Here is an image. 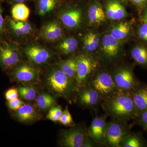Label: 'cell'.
Segmentation results:
<instances>
[{
  "label": "cell",
  "instance_id": "3",
  "mask_svg": "<svg viewBox=\"0 0 147 147\" xmlns=\"http://www.w3.org/2000/svg\"><path fill=\"white\" fill-rule=\"evenodd\" d=\"M21 46L24 57L38 67L50 63L56 57L55 51L36 39L30 40Z\"/></svg>",
  "mask_w": 147,
  "mask_h": 147
},
{
  "label": "cell",
  "instance_id": "2",
  "mask_svg": "<svg viewBox=\"0 0 147 147\" xmlns=\"http://www.w3.org/2000/svg\"><path fill=\"white\" fill-rule=\"evenodd\" d=\"M5 21L6 36L8 39L23 45L36 39L38 30L28 20L16 21L11 16H7Z\"/></svg>",
  "mask_w": 147,
  "mask_h": 147
},
{
  "label": "cell",
  "instance_id": "4",
  "mask_svg": "<svg viewBox=\"0 0 147 147\" xmlns=\"http://www.w3.org/2000/svg\"><path fill=\"white\" fill-rule=\"evenodd\" d=\"M45 81L53 92L62 97H68L74 90L73 79L67 76L57 65L47 70Z\"/></svg>",
  "mask_w": 147,
  "mask_h": 147
},
{
  "label": "cell",
  "instance_id": "17",
  "mask_svg": "<svg viewBox=\"0 0 147 147\" xmlns=\"http://www.w3.org/2000/svg\"><path fill=\"white\" fill-rule=\"evenodd\" d=\"M55 50L61 54L69 55L75 53L78 48L79 42L75 37L64 36L53 44Z\"/></svg>",
  "mask_w": 147,
  "mask_h": 147
},
{
  "label": "cell",
  "instance_id": "8",
  "mask_svg": "<svg viewBox=\"0 0 147 147\" xmlns=\"http://www.w3.org/2000/svg\"><path fill=\"white\" fill-rule=\"evenodd\" d=\"M55 17L59 19L64 28L69 30L79 28L82 19V9L74 5H62L55 14Z\"/></svg>",
  "mask_w": 147,
  "mask_h": 147
},
{
  "label": "cell",
  "instance_id": "42",
  "mask_svg": "<svg viewBox=\"0 0 147 147\" xmlns=\"http://www.w3.org/2000/svg\"><path fill=\"white\" fill-rule=\"evenodd\" d=\"M4 1H5V0H0V2L2 3Z\"/></svg>",
  "mask_w": 147,
  "mask_h": 147
},
{
  "label": "cell",
  "instance_id": "30",
  "mask_svg": "<svg viewBox=\"0 0 147 147\" xmlns=\"http://www.w3.org/2000/svg\"><path fill=\"white\" fill-rule=\"evenodd\" d=\"M19 95L24 100L31 101L36 98L37 95L36 89L30 86H21L18 89Z\"/></svg>",
  "mask_w": 147,
  "mask_h": 147
},
{
  "label": "cell",
  "instance_id": "24",
  "mask_svg": "<svg viewBox=\"0 0 147 147\" xmlns=\"http://www.w3.org/2000/svg\"><path fill=\"white\" fill-rule=\"evenodd\" d=\"M147 146V142L139 133H130L127 135L123 142L122 147H143Z\"/></svg>",
  "mask_w": 147,
  "mask_h": 147
},
{
  "label": "cell",
  "instance_id": "15",
  "mask_svg": "<svg viewBox=\"0 0 147 147\" xmlns=\"http://www.w3.org/2000/svg\"><path fill=\"white\" fill-rule=\"evenodd\" d=\"M13 116L17 120L25 123L34 122L40 118L39 112L34 106L26 104L15 111Z\"/></svg>",
  "mask_w": 147,
  "mask_h": 147
},
{
  "label": "cell",
  "instance_id": "23",
  "mask_svg": "<svg viewBox=\"0 0 147 147\" xmlns=\"http://www.w3.org/2000/svg\"><path fill=\"white\" fill-rule=\"evenodd\" d=\"M88 15L90 23L92 24H100L105 21V14L104 10L97 4H95L90 7Z\"/></svg>",
  "mask_w": 147,
  "mask_h": 147
},
{
  "label": "cell",
  "instance_id": "20",
  "mask_svg": "<svg viewBox=\"0 0 147 147\" xmlns=\"http://www.w3.org/2000/svg\"><path fill=\"white\" fill-rule=\"evenodd\" d=\"M100 94L92 87L85 88L80 92L79 100L80 103L87 107L97 105L100 99Z\"/></svg>",
  "mask_w": 147,
  "mask_h": 147
},
{
  "label": "cell",
  "instance_id": "25",
  "mask_svg": "<svg viewBox=\"0 0 147 147\" xmlns=\"http://www.w3.org/2000/svg\"><path fill=\"white\" fill-rule=\"evenodd\" d=\"M64 73L70 79H75L76 71V59L60 61L56 64Z\"/></svg>",
  "mask_w": 147,
  "mask_h": 147
},
{
  "label": "cell",
  "instance_id": "26",
  "mask_svg": "<svg viewBox=\"0 0 147 147\" xmlns=\"http://www.w3.org/2000/svg\"><path fill=\"white\" fill-rule=\"evenodd\" d=\"M131 26L128 22H121L115 26L110 32V34L117 40L124 39L129 34Z\"/></svg>",
  "mask_w": 147,
  "mask_h": 147
},
{
  "label": "cell",
  "instance_id": "14",
  "mask_svg": "<svg viewBox=\"0 0 147 147\" xmlns=\"http://www.w3.org/2000/svg\"><path fill=\"white\" fill-rule=\"evenodd\" d=\"M32 1L34 3L35 13L42 18L55 15L63 3L62 0H32Z\"/></svg>",
  "mask_w": 147,
  "mask_h": 147
},
{
  "label": "cell",
  "instance_id": "18",
  "mask_svg": "<svg viewBox=\"0 0 147 147\" xmlns=\"http://www.w3.org/2000/svg\"><path fill=\"white\" fill-rule=\"evenodd\" d=\"M138 114L147 110V86L140 85L130 92ZM138 114V115H139Z\"/></svg>",
  "mask_w": 147,
  "mask_h": 147
},
{
  "label": "cell",
  "instance_id": "11",
  "mask_svg": "<svg viewBox=\"0 0 147 147\" xmlns=\"http://www.w3.org/2000/svg\"><path fill=\"white\" fill-rule=\"evenodd\" d=\"M76 84L81 87L86 84L92 72L97 66L96 62L90 56L82 55L76 58Z\"/></svg>",
  "mask_w": 147,
  "mask_h": 147
},
{
  "label": "cell",
  "instance_id": "29",
  "mask_svg": "<svg viewBox=\"0 0 147 147\" xmlns=\"http://www.w3.org/2000/svg\"><path fill=\"white\" fill-rule=\"evenodd\" d=\"M36 105L41 110H48L55 105L56 100L51 95L46 93H42L36 98Z\"/></svg>",
  "mask_w": 147,
  "mask_h": 147
},
{
  "label": "cell",
  "instance_id": "6",
  "mask_svg": "<svg viewBox=\"0 0 147 147\" xmlns=\"http://www.w3.org/2000/svg\"><path fill=\"white\" fill-rule=\"evenodd\" d=\"M64 36L63 27L57 17L47 19L37 33L36 39L47 44H54Z\"/></svg>",
  "mask_w": 147,
  "mask_h": 147
},
{
  "label": "cell",
  "instance_id": "37",
  "mask_svg": "<svg viewBox=\"0 0 147 147\" xmlns=\"http://www.w3.org/2000/svg\"><path fill=\"white\" fill-rule=\"evenodd\" d=\"M138 34L139 37L144 41L147 42V23H144L139 27Z\"/></svg>",
  "mask_w": 147,
  "mask_h": 147
},
{
  "label": "cell",
  "instance_id": "33",
  "mask_svg": "<svg viewBox=\"0 0 147 147\" xmlns=\"http://www.w3.org/2000/svg\"><path fill=\"white\" fill-rule=\"evenodd\" d=\"M134 119V123L142 127L147 133V110L139 114Z\"/></svg>",
  "mask_w": 147,
  "mask_h": 147
},
{
  "label": "cell",
  "instance_id": "27",
  "mask_svg": "<svg viewBox=\"0 0 147 147\" xmlns=\"http://www.w3.org/2000/svg\"><path fill=\"white\" fill-rule=\"evenodd\" d=\"M131 57L136 63L139 65L147 66V48L138 45L132 49L131 51Z\"/></svg>",
  "mask_w": 147,
  "mask_h": 147
},
{
  "label": "cell",
  "instance_id": "38",
  "mask_svg": "<svg viewBox=\"0 0 147 147\" xmlns=\"http://www.w3.org/2000/svg\"><path fill=\"white\" fill-rule=\"evenodd\" d=\"M130 1L138 7H143L147 4V0H130Z\"/></svg>",
  "mask_w": 147,
  "mask_h": 147
},
{
  "label": "cell",
  "instance_id": "35",
  "mask_svg": "<svg viewBox=\"0 0 147 147\" xmlns=\"http://www.w3.org/2000/svg\"><path fill=\"white\" fill-rule=\"evenodd\" d=\"M25 103L19 98H16L12 100H8L7 105L8 108L11 110L16 111L21 108L22 105Z\"/></svg>",
  "mask_w": 147,
  "mask_h": 147
},
{
  "label": "cell",
  "instance_id": "7",
  "mask_svg": "<svg viewBox=\"0 0 147 147\" xmlns=\"http://www.w3.org/2000/svg\"><path fill=\"white\" fill-rule=\"evenodd\" d=\"M9 71L12 81L26 84L38 81L40 72L39 67L28 60L22 61Z\"/></svg>",
  "mask_w": 147,
  "mask_h": 147
},
{
  "label": "cell",
  "instance_id": "5",
  "mask_svg": "<svg viewBox=\"0 0 147 147\" xmlns=\"http://www.w3.org/2000/svg\"><path fill=\"white\" fill-rule=\"evenodd\" d=\"M20 44L7 39L0 40V66L9 71L23 61Z\"/></svg>",
  "mask_w": 147,
  "mask_h": 147
},
{
  "label": "cell",
  "instance_id": "21",
  "mask_svg": "<svg viewBox=\"0 0 147 147\" xmlns=\"http://www.w3.org/2000/svg\"><path fill=\"white\" fill-rule=\"evenodd\" d=\"M106 16L112 20H117L123 18L126 11L122 5L117 1H110L106 7Z\"/></svg>",
  "mask_w": 147,
  "mask_h": 147
},
{
  "label": "cell",
  "instance_id": "13",
  "mask_svg": "<svg viewBox=\"0 0 147 147\" xmlns=\"http://www.w3.org/2000/svg\"><path fill=\"white\" fill-rule=\"evenodd\" d=\"M87 139L86 132L79 127H73L63 132L61 143L63 146L82 147Z\"/></svg>",
  "mask_w": 147,
  "mask_h": 147
},
{
  "label": "cell",
  "instance_id": "16",
  "mask_svg": "<svg viewBox=\"0 0 147 147\" xmlns=\"http://www.w3.org/2000/svg\"><path fill=\"white\" fill-rule=\"evenodd\" d=\"M106 119L104 117H97L95 118L89 129V135L96 143L104 142V136Z\"/></svg>",
  "mask_w": 147,
  "mask_h": 147
},
{
  "label": "cell",
  "instance_id": "39",
  "mask_svg": "<svg viewBox=\"0 0 147 147\" xmlns=\"http://www.w3.org/2000/svg\"><path fill=\"white\" fill-rule=\"evenodd\" d=\"M7 2L9 4L13 5L16 3H26L30 1H32V0H6Z\"/></svg>",
  "mask_w": 147,
  "mask_h": 147
},
{
  "label": "cell",
  "instance_id": "28",
  "mask_svg": "<svg viewBox=\"0 0 147 147\" xmlns=\"http://www.w3.org/2000/svg\"><path fill=\"white\" fill-rule=\"evenodd\" d=\"M99 41L98 36L96 34L88 33L83 38V49L87 52L94 51L98 47Z\"/></svg>",
  "mask_w": 147,
  "mask_h": 147
},
{
  "label": "cell",
  "instance_id": "32",
  "mask_svg": "<svg viewBox=\"0 0 147 147\" xmlns=\"http://www.w3.org/2000/svg\"><path fill=\"white\" fill-rule=\"evenodd\" d=\"M59 121L62 124L66 126L73 125L74 124V122L71 115L69 113L68 107H66L63 112Z\"/></svg>",
  "mask_w": 147,
  "mask_h": 147
},
{
  "label": "cell",
  "instance_id": "40",
  "mask_svg": "<svg viewBox=\"0 0 147 147\" xmlns=\"http://www.w3.org/2000/svg\"><path fill=\"white\" fill-rule=\"evenodd\" d=\"M92 143L88 139H86L82 147H91L93 146Z\"/></svg>",
  "mask_w": 147,
  "mask_h": 147
},
{
  "label": "cell",
  "instance_id": "10",
  "mask_svg": "<svg viewBox=\"0 0 147 147\" xmlns=\"http://www.w3.org/2000/svg\"><path fill=\"white\" fill-rule=\"evenodd\" d=\"M113 78L117 90L120 92H130L141 84L129 68L120 69L116 71Z\"/></svg>",
  "mask_w": 147,
  "mask_h": 147
},
{
  "label": "cell",
  "instance_id": "12",
  "mask_svg": "<svg viewBox=\"0 0 147 147\" xmlns=\"http://www.w3.org/2000/svg\"><path fill=\"white\" fill-rule=\"evenodd\" d=\"M92 86L100 96H109L117 90L113 77L107 72L98 74L92 82Z\"/></svg>",
  "mask_w": 147,
  "mask_h": 147
},
{
  "label": "cell",
  "instance_id": "41",
  "mask_svg": "<svg viewBox=\"0 0 147 147\" xmlns=\"http://www.w3.org/2000/svg\"><path fill=\"white\" fill-rule=\"evenodd\" d=\"M142 20L144 23H147V8L145 9L144 11V14L142 16Z\"/></svg>",
  "mask_w": 147,
  "mask_h": 147
},
{
  "label": "cell",
  "instance_id": "22",
  "mask_svg": "<svg viewBox=\"0 0 147 147\" xmlns=\"http://www.w3.org/2000/svg\"><path fill=\"white\" fill-rule=\"evenodd\" d=\"M11 13V17L14 20L26 21L28 20L30 10L25 3H18L12 5Z\"/></svg>",
  "mask_w": 147,
  "mask_h": 147
},
{
  "label": "cell",
  "instance_id": "19",
  "mask_svg": "<svg viewBox=\"0 0 147 147\" xmlns=\"http://www.w3.org/2000/svg\"><path fill=\"white\" fill-rule=\"evenodd\" d=\"M119 41L110 34L105 35L102 37V50L107 58L112 59L117 57L120 48Z\"/></svg>",
  "mask_w": 147,
  "mask_h": 147
},
{
  "label": "cell",
  "instance_id": "43",
  "mask_svg": "<svg viewBox=\"0 0 147 147\" xmlns=\"http://www.w3.org/2000/svg\"><path fill=\"white\" fill-rule=\"evenodd\" d=\"M67 1V0H62L63 2V3H64V2L65 1Z\"/></svg>",
  "mask_w": 147,
  "mask_h": 147
},
{
  "label": "cell",
  "instance_id": "36",
  "mask_svg": "<svg viewBox=\"0 0 147 147\" xmlns=\"http://www.w3.org/2000/svg\"><path fill=\"white\" fill-rule=\"evenodd\" d=\"M18 90L15 88H11L7 90L5 93V98L7 101L18 98Z\"/></svg>",
  "mask_w": 147,
  "mask_h": 147
},
{
  "label": "cell",
  "instance_id": "34",
  "mask_svg": "<svg viewBox=\"0 0 147 147\" xmlns=\"http://www.w3.org/2000/svg\"><path fill=\"white\" fill-rule=\"evenodd\" d=\"M0 2V40L5 39L6 36L5 19L3 16V9Z\"/></svg>",
  "mask_w": 147,
  "mask_h": 147
},
{
  "label": "cell",
  "instance_id": "31",
  "mask_svg": "<svg viewBox=\"0 0 147 147\" xmlns=\"http://www.w3.org/2000/svg\"><path fill=\"white\" fill-rule=\"evenodd\" d=\"M62 110L59 106L52 107L47 115V118L48 119L54 122H57L59 120L62 114Z\"/></svg>",
  "mask_w": 147,
  "mask_h": 147
},
{
  "label": "cell",
  "instance_id": "1",
  "mask_svg": "<svg viewBox=\"0 0 147 147\" xmlns=\"http://www.w3.org/2000/svg\"><path fill=\"white\" fill-rule=\"evenodd\" d=\"M119 92L108 97L104 102L106 113L122 122L134 119L139 114L130 92Z\"/></svg>",
  "mask_w": 147,
  "mask_h": 147
},
{
  "label": "cell",
  "instance_id": "9",
  "mask_svg": "<svg viewBox=\"0 0 147 147\" xmlns=\"http://www.w3.org/2000/svg\"><path fill=\"white\" fill-rule=\"evenodd\" d=\"M129 129L121 122L110 121L106 123L104 142L113 147H122L124 139L129 133Z\"/></svg>",
  "mask_w": 147,
  "mask_h": 147
}]
</instances>
